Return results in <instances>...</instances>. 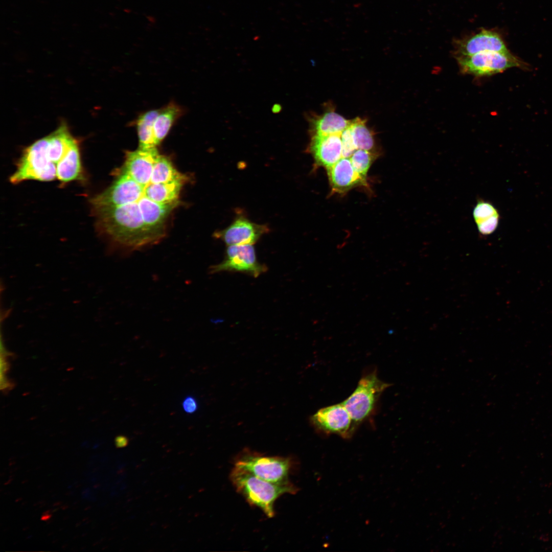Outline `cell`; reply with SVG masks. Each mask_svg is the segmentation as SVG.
<instances>
[{
	"label": "cell",
	"mask_w": 552,
	"mask_h": 552,
	"mask_svg": "<svg viewBox=\"0 0 552 552\" xmlns=\"http://www.w3.org/2000/svg\"><path fill=\"white\" fill-rule=\"evenodd\" d=\"M456 59L462 73L477 77L491 76L521 65L519 60L510 52L485 51L456 57Z\"/></svg>",
	"instance_id": "obj_5"
},
{
	"label": "cell",
	"mask_w": 552,
	"mask_h": 552,
	"mask_svg": "<svg viewBox=\"0 0 552 552\" xmlns=\"http://www.w3.org/2000/svg\"><path fill=\"white\" fill-rule=\"evenodd\" d=\"M390 385L381 380L375 370L361 377L354 390L341 402L356 427L373 414L380 397Z\"/></svg>",
	"instance_id": "obj_3"
},
{
	"label": "cell",
	"mask_w": 552,
	"mask_h": 552,
	"mask_svg": "<svg viewBox=\"0 0 552 552\" xmlns=\"http://www.w3.org/2000/svg\"><path fill=\"white\" fill-rule=\"evenodd\" d=\"M377 156L376 151L358 149L351 156L350 159L356 171L366 179L368 171Z\"/></svg>",
	"instance_id": "obj_13"
},
{
	"label": "cell",
	"mask_w": 552,
	"mask_h": 552,
	"mask_svg": "<svg viewBox=\"0 0 552 552\" xmlns=\"http://www.w3.org/2000/svg\"><path fill=\"white\" fill-rule=\"evenodd\" d=\"M230 478L236 490L248 503L259 508L269 518L274 515V503L280 496L297 491V488L288 480L268 481L235 466Z\"/></svg>",
	"instance_id": "obj_2"
},
{
	"label": "cell",
	"mask_w": 552,
	"mask_h": 552,
	"mask_svg": "<svg viewBox=\"0 0 552 552\" xmlns=\"http://www.w3.org/2000/svg\"><path fill=\"white\" fill-rule=\"evenodd\" d=\"M129 444V440L124 435H119L115 439V444L117 448H123Z\"/></svg>",
	"instance_id": "obj_17"
},
{
	"label": "cell",
	"mask_w": 552,
	"mask_h": 552,
	"mask_svg": "<svg viewBox=\"0 0 552 552\" xmlns=\"http://www.w3.org/2000/svg\"><path fill=\"white\" fill-rule=\"evenodd\" d=\"M499 214L494 206L489 201L479 199L473 211V216L476 224L486 221L494 215Z\"/></svg>",
	"instance_id": "obj_14"
},
{
	"label": "cell",
	"mask_w": 552,
	"mask_h": 552,
	"mask_svg": "<svg viewBox=\"0 0 552 552\" xmlns=\"http://www.w3.org/2000/svg\"><path fill=\"white\" fill-rule=\"evenodd\" d=\"M499 215L493 216L489 219L476 224L478 232L483 235H488L493 233L498 226Z\"/></svg>",
	"instance_id": "obj_15"
},
{
	"label": "cell",
	"mask_w": 552,
	"mask_h": 552,
	"mask_svg": "<svg viewBox=\"0 0 552 552\" xmlns=\"http://www.w3.org/2000/svg\"><path fill=\"white\" fill-rule=\"evenodd\" d=\"M291 466L287 457L265 456L249 450L240 454L235 463V467L272 482L288 481Z\"/></svg>",
	"instance_id": "obj_4"
},
{
	"label": "cell",
	"mask_w": 552,
	"mask_h": 552,
	"mask_svg": "<svg viewBox=\"0 0 552 552\" xmlns=\"http://www.w3.org/2000/svg\"><path fill=\"white\" fill-rule=\"evenodd\" d=\"M182 113V109L175 103H170L161 109L153 125L155 146L159 145L166 137L173 124Z\"/></svg>",
	"instance_id": "obj_11"
},
{
	"label": "cell",
	"mask_w": 552,
	"mask_h": 552,
	"mask_svg": "<svg viewBox=\"0 0 552 552\" xmlns=\"http://www.w3.org/2000/svg\"><path fill=\"white\" fill-rule=\"evenodd\" d=\"M332 192L343 194L357 186H366V179L353 168L350 158L342 157L327 169Z\"/></svg>",
	"instance_id": "obj_10"
},
{
	"label": "cell",
	"mask_w": 552,
	"mask_h": 552,
	"mask_svg": "<svg viewBox=\"0 0 552 552\" xmlns=\"http://www.w3.org/2000/svg\"><path fill=\"white\" fill-rule=\"evenodd\" d=\"M113 180L90 200L98 230L127 255L158 243L189 180L156 148L127 151Z\"/></svg>",
	"instance_id": "obj_1"
},
{
	"label": "cell",
	"mask_w": 552,
	"mask_h": 552,
	"mask_svg": "<svg viewBox=\"0 0 552 552\" xmlns=\"http://www.w3.org/2000/svg\"><path fill=\"white\" fill-rule=\"evenodd\" d=\"M159 109H154L145 112L139 116L136 121V128L139 137V148L150 149L156 148L154 143L153 125Z\"/></svg>",
	"instance_id": "obj_12"
},
{
	"label": "cell",
	"mask_w": 552,
	"mask_h": 552,
	"mask_svg": "<svg viewBox=\"0 0 552 552\" xmlns=\"http://www.w3.org/2000/svg\"><path fill=\"white\" fill-rule=\"evenodd\" d=\"M182 407L183 411L188 414H192L195 412L198 408V404L196 399L192 396H188L182 402Z\"/></svg>",
	"instance_id": "obj_16"
},
{
	"label": "cell",
	"mask_w": 552,
	"mask_h": 552,
	"mask_svg": "<svg viewBox=\"0 0 552 552\" xmlns=\"http://www.w3.org/2000/svg\"><path fill=\"white\" fill-rule=\"evenodd\" d=\"M269 231L264 224L254 223L243 216H239L225 228L216 232L214 237L227 246L254 244Z\"/></svg>",
	"instance_id": "obj_9"
},
{
	"label": "cell",
	"mask_w": 552,
	"mask_h": 552,
	"mask_svg": "<svg viewBox=\"0 0 552 552\" xmlns=\"http://www.w3.org/2000/svg\"><path fill=\"white\" fill-rule=\"evenodd\" d=\"M454 46L456 57L470 56L485 51L510 52L497 32L485 29L455 41Z\"/></svg>",
	"instance_id": "obj_8"
},
{
	"label": "cell",
	"mask_w": 552,
	"mask_h": 552,
	"mask_svg": "<svg viewBox=\"0 0 552 552\" xmlns=\"http://www.w3.org/2000/svg\"><path fill=\"white\" fill-rule=\"evenodd\" d=\"M310 422L319 433L343 439L351 438L357 427L341 402L320 408L310 417Z\"/></svg>",
	"instance_id": "obj_6"
},
{
	"label": "cell",
	"mask_w": 552,
	"mask_h": 552,
	"mask_svg": "<svg viewBox=\"0 0 552 552\" xmlns=\"http://www.w3.org/2000/svg\"><path fill=\"white\" fill-rule=\"evenodd\" d=\"M267 270L266 265L258 262L252 244L232 245L227 246L224 259L209 268V273L240 272L257 278Z\"/></svg>",
	"instance_id": "obj_7"
}]
</instances>
